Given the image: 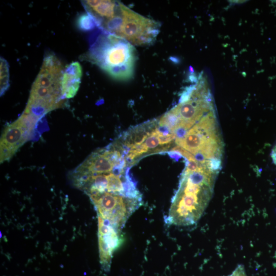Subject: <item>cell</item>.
I'll return each instance as SVG.
<instances>
[{"label": "cell", "instance_id": "cell-1", "mask_svg": "<svg viewBox=\"0 0 276 276\" xmlns=\"http://www.w3.org/2000/svg\"><path fill=\"white\" fill-rule=\"evenodd\" d=\"M206 167L192 171L184 170L172 199L167 223L186 226L199 220L211 197L214 183L213 172Z\"/></svg>", "mask_w": 276, "mask_h": 276}, {"label": "cell", "instance_id": "cell-2", "mask_svg": "<svg viewBox=\"0 0 276 276\" xmlns=\"http://www.w3.org/2000/svg\"><path fill=\"white\" fill-rule=\"evenodd\" d=\"M64 70L55 54L49 53L44 56L22 114L38 122L48 112L62 106L65 100L61 93Z\"/></svg>", "mask_w": 276, "mask_h": 276}, {"label": "cell", "instance_id": "cell-3", "mask_svg": "<svg viewBox=\"0 0 276 276\" xmlns=\"http://www.w3.org/2000/svg\"><path fill=\"white\" fill-rule=\"evenodd\" d=\"M84 58L96 64L114 80L133 76L136 50L127 41L102 31L93 40Z\"/></svg>", "mask_w": 276, "mask_h": 276}, {"label": "cell", "instance_id": "cell-4", "mask_svg": "<svg viewBox=\"0 0 276 276\" xmlns=\"http://www.w3.org/2000/svg\"><path fill=\"white\" fill-rule=\"evenodd\" d=\"M175 139L174 133L159 126L155 119L128 130L118 141L129 167L146 154L169 151Z\"/></svg>", "mask_w": 276, "mask_h": 276}, {"label": "cell", "instance_id": "cell-5", "mask_svg": "<svg viewBox=\"0 0 276 276\" xmlns=\"http://www.w3.org/2000/svg\"><path fill=\"white\" fill-rule=\"evenodd\" d=\"M157 21L146 17L120 3V9L113 20L110 33L133 45H145L154 42L159 31Z\"/></svg>", "mask_w": 276, "mask_h": 276}, {"label": "cell", "instance_id": "cell-6", "mask_svg": "<svg viewBox=\"0 0 276 276\" xmlns=\"http://www.w3.org/2000/svg\"><path fill=\"white\" fill-rule=\"evenodd\" d=\"M98 216L121 232L129 217L142 204V197L135 198L109 192L89 196Z\"/></svg>", "mask_w": 276, "mask_h": 276}, {"label": "cell", "instance_id": "cell-7", "mask_svg": "<svg viewBox=\"0 0 276 276\" xmlns=\"http://www.w3.org/2000/svg\"><path fill=\"white\" fill-rule=\"evenodd\" d=\"M128 166L118 140L90 154L71 173L80 176L109 173H124Z\"/></svg>", "mask_w": 276, "mask_h": 276}, {"label": "cell", "instance_id": "cell-8", "mask_svg": "<svg viewBox=\"0 0 276 276\" xmlns=\"http://www.w3.org/2000/svg\"><path fill=\"white\" fill-rule=\"evenodd\" d=\"M37 122L24 114L6 126L1 137V163L9 160L33 134Z\"/></svg>", "mask_w": 276, "mask_h": 276}, {"label": "cell", "instance_id": "cell-9", "mask_svg": "<svg viewBox=\"0 0 276 276\" xmlns=\"http://www.w3.org/2000/svg\"><path fill=\"white\" fill-rule=\"evenodd\" d=\"M98 218L100 263L104 270L108 271L113 252L121 244V232L100 216H98Z\"/></svg>", "mask_w": 276, "mask_h": 276}, {"label": "cell", "instance_id": "cell-10", "mask_svg": "<svg viewBox=\"0 0 276 276\" xmlns=\"http://www.w3.org/2000/svg\"><path fill=\"white\" fill-rule=\"evenodd\" d=\"M82 76V68L78 61L64 67L61 80V93L64 99L75 96L80 87Z\"/></svg>", "mask_w": 276, "mask_h": 276}, {"label": "cell", "instance_id": "cell-11", "mask_svg": "<svg viewBox=\"0 0 276 276\" xmlns=\"http://www.w3.org/2000/svg\"><path fill=\"white\" fill-rule=\"evenodd\" d=\"M9 64L6 59L1 57L0 75H1V96L3 95L9 87Z\"/></svg>", "mask_w": 276, "mask_h": 276}, {"label": "cell", "instance_id": "cell-12", "mask_svg": "<svg viewBox=\"0 0 276 276\" xmlns=\"http://www.w3.org/2000/svg\"><path fill=\"white\" fill-rule=\"evenodd\" d=\"M77 25L83 31H91L97 26L94 19L87 13L79 16L77 19Z\"/></svg>", "mask_w": 276, "mask_h": 276}, {"label": "cell", "instance_id": "cell-13", "mask_svg": "<svg viewBox=\"0 0 276 276\" xmlns=\"http://www.w3.org/2000/svg\"><path fill=\"white\" fill-rule=\"evenodd\" d=\"M206 166L212 172L217 171L220 169L221 160L218 157L212 158L207 160Z\"/></svg>", "mask_w": 276, "mask_h": 276}, {"label": "cell", "instance_id": "cell-14", "mask_svg": "<svg viewBox=\"0 0 276 276\" xmlns=\"http://www.w3.org/2000/svg\"><path fill=\"white\" fill-rule=\"evenodd\" d=\"M229 276H247V275L243 266L239 265Z\"/></svg>", "mask_w": 276, "mask_h": 276}]
</instances>
